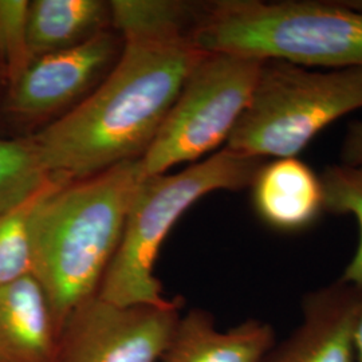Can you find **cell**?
<instances>
[{"label": "cell", "mask_w": 362, "mask_h": 362, "mask_svg": "<svg viewBox=\"0 0 362 362\" xmlns=\"http://www.w3.org/2000/svg\"><path fill=\"white\" fill-rule=\"evenodd\" d=\"M207 54L189 38L122 42L104 79L67 113L30 134L52 179L81 180L141 158Z\"/></svg>", "instance_id": "1"}, {"label": "cell", "mask_w": 362, "mask_h": 362, "mask_svg": "<svg viewBox=\"0 0 362 362\" xmlns=\"http://www.w3.org/2000/svg\"><path fill=\"white\" fill-rule=\"evenodd\" d=\"M144 177L139 158L57 184L39 197L30 220L33 276L50 303L58 334L67 317L97 296Z\"/></svg>", "instance_id": "2"}, {"label": "cell", "mask_w": 362, "mask_h": 362, "mask_svg": "<svg viewBox=\"0 0 362 362\" xmlns=\"http://www.w3.org/2000/svg\"><path fill=\"white\" fill-rule=\"evenodd\" d=\"M202 52L310 69L362 67V1L219 0L189 34Z\"/></svg>", "instance_id": "3"}, {"label": "cell", "mask_w": 362, "mask_h": 362, "mask_svg": "<svg viewBox=\"0 0 362 362\" xmlns=\"http://www.w3.org/2000/svg\"><path fill=\"white\" fill-rule=\"evenodd\" d=\"M267 160L223 148L175 175L145 176L132 199L119 246L97 296L107 302L165 305L155 263L177 220L206 194L250 188Z\"/></svg>", "instance_id": "4"}, {"label": "cell", "mask_w": 362, "mask_h": 362, "mask_svg": "<svg viewBox=\"0 0 362 362\" xmlns=\"http://www.w3.org/2000/svg\"><path fill=\"white\" fill-rule=\"evenodd\" d=\"M362 109V67L310 69L264 61L226 144L259 158L298 157L337 119Z\"/></svg>", "instance_id": "5"}, {"label": "cell", "mask_w": 362, "mask_h": 362, "mask_svg": "<svg viewBox=\"0 0 362 362\" xmlns=\"http://www.w3.org/2000/svg\"><path fill=\"white\" fill-rule=\"evenodd\" d=\"M260 61L207 54L185 81L141 160L145 176L199 158L227 144L258 81Z\"/></svg>", "instance_id": "6"}, {"label": "cell", "mask_w": 362, "mask_h": 362, "mask_svg": "<svg viewBox=\"0 0 362 362\" xmlns=\"http://www.w3.org/2000/svg\"><path fill=\"white\" fill-rule=\"evenodd\" d=\"M180 317V298L121 306L94 296L62 325L55 362H158Z\"/></svg>", "instance_id": "7"}, {"label": "cell", "mask_w": 362, "mask_h": 362, "mask_svg": "<svg viewBox=\"0 0 362 362\" xmlns=\"http://www.w3.org/2000/svg\"><path fill=\"white\" fill-rule=\"evenodd\" d=\"M121 45L109 30L88 42L33 59L26 71L4 90L3 124L35 128L61 112L73 109L110 71Z\"/></svg>", "instance_id": "8"}, {"label": "cell", "mask_w": 362, "mask_h": 362, "mask_svg": "<svg viewBox=\"0 0 362 362\" xmlns=\"http://www.w3.org/2000/svg\"><path fill=\"white\" fill-rule=\"evenodd\" d=\"M362 288L339 278L302 299L297 329L262 362H357L356 327Z\"/></svg>", "instance_id": "9"}, {"label": "cell", "mask_w": 362, "mask_h": 362, "mask_svg": "<svg viewBox=\"0 0 362 362\" xmlns=\"http://www.w3.org/2000/svg\"><path fill=\"white\" fill-rule=\"evenodd\" d=\"M250 188L259 219L278 233L306 231L325 212L321 177L298 157L266 161Z\"/></svg>", "instance_id": "10"}, {"label": "cell", "mask_w": 362, "mask_h": 362, "mask_svg": "<svg viewBox=\"0 0 362 362\" xmlns=\"http://www.w3.org/2000/svg\"><path fill=\"white\" fill-rule=\"evenodd\" d=\"M275 345L272 326L248 320L220 330L206 310L181 314L158 362H262Z\"/></svg>", "instance_id": "11"}, {"label": "cell", "mask_w": 362, "mask_h": 362, "mask_svg": "<svg viewBox=\"0 0 362 362\" xmlns=\"http://www.w3.org/2000/svg\"><path fill=\"white\" fill-rule=\"evenodd\" d=\"M58 329L38 281L0 286V362H55Z\"/></svg>", "instance_id": "12"}, {"label": "cell", "mask_w": 362, "mask_h": 362, "mask_svg": "<svg viewBox=\"0 0 362 362\" xmlns=\"http://www.w3.org/2000/svg\"><path fill=\"white\" fill-rule=\"evenodd\" d=\"M110 25L101 0H34L28 7V40L34 58L79 46Z\"/></svg>", "instance_id": "13"}, {"label": "cell", "mask_w": 362, "mask_h": 362, "mask_svg": "<svg viewBox=\"0 0 362 362\" xmlns=\"http://www.w3.org/2000/svg\"><path fill=\"white\" fill-rule=\"evenodd\" d=\"M202 4L176 0H113L110 25L122 42H172L189 38Z\"/></svg>", "instance_id": "14"}, {"label": "cell", "mask_w": 362, "mask_h": 362, "mask_svg": "<svg viewBox=\"0 0 362 362\" xmlns=\"http://www.w3.org/2000/svg\"><path fill=\"white\" fill-rule=\"evenodd\" d=\"M58 182L47 173L30 134L0 139V215Z\"/></svg>", "instance_id": "15"}, {"label": "cell", "mask_w": 362, "mask_h": 362, "mask_svg": "<svg viewBox=\"0 0 362 362\" xmlns=\"http://www.w3.org/2000/svg\"><path fill=\"white\" fill-rule=\"evenodd\" d=\"M324 188L325 212L351 215L358 224V246L341 281L362 288V167L332 164L320 175Z\"/></svg>", "instance_id": "16"}, {"label": "cell", "mask_w": 362, "mask_h": 362, "mask_svg": "<svg viewBox=\"0 0 362 362\" xmlns=\"http://www.w3.org/2000/svg\"><path fill=\"white\" fill-rule=\"evenodd\" d=\"M45 192L0 215V286L10 285L33 275L34 259L30 220L39 197Z\"/></svg>", "instance_id": "17"}, {"label": "cell", "mask_w": 362, "mask_h": 362, "mask_svg": "<svg viewBox=\"0 0 362 362\" xmlns=\"http://www.w3.org/2000/svg\"><path fill=\"white\" fill-rule=\"evenodd\" d=\"M28 7L26 0H0V83L4 90L34 59L28 40Z\"/></svg>", "instance_id": "18"}, {"label": "cell", "mask_w": 362, "mask_h": 362, "mask_svg": "<svg viewBox=\"0 0 362 362\" xmlns=\"http://www.w3.org/2000/svg\"><path fill=\"white\" fill-rule=\"evenodd\" d=\"M339 163L350 167H362V119L350 122L341 143Z\"/></svg>", "instance_id": "19"}, {"label": "cell", "mask_w": 362, "mask_h": 362, "mask_svg": "<svg viewBox=\"0 0 362 362\" xmlns=\"http://www.w3.org/2000/svg\"><path fill=\"white\" fill-rule=\"evenodd\" d=\"M356 351H357V362H362V305L357 327H356Z\"/></svg>", "instance_id": "20"}, {"label": "cell", "mask_w": 362, "mask_h": 362, "mask_svg": "<svg viewBox=\"0 0 362 362\" xmlns=\"http://www.w3.org/2000/svg\"><path fill=\"white\" fill-rule=\"evenodd\" d=\"M0 88H3V86H1V83H0ZM3 97H4V94L0 91V124H3V119H1V104H3Z\"/></svg>", "instance_id": "21"}]
</instances>
